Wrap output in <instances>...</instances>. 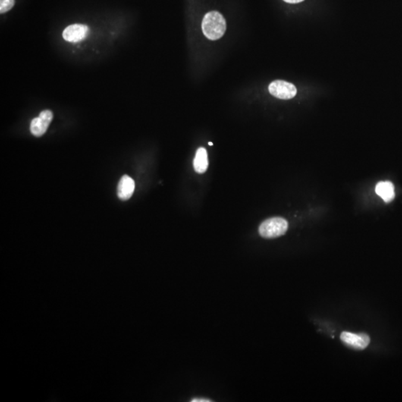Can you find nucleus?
Returning <instances> with one entry per match:
<instances>
[{"label":"nucleus","instance_id":"obj_1","mask_svg":"<svg viewBox=\"0 0 402 402\" xmlns=\"http://www.w3.org/2000/svg\"><path fill=\"white\" fill-rule=\"evenodd\" d=\"M227 23L222 14L213 11L207 13L202 21V31L207 39L217 40L224 36Z\"/></svg>","mask_w":402,"mask_h":402},{"label":"nucleus","instance_id":"obj_2","mask_svg":"<svg viewBox=\"0 0 402 402\" xmlns=\"http://www.w3.org/2000/svg\"><path fill=\"white\" fill-rule=\"evenodd\" d=\"M288 223L282 218H272L264 221L259 228V233L265 239H275L285 234Z\"/></svg>","mask_w":402,"mask_h":402},{"label":"nucleus","instance_id":"obj_3","mask_svg":"<svg viewBox=\"0 0 402 402\" xmlns=\"http://www.w3.org/2000/svg\"><path fill=\"white\" fill-rule=\"evenodd\" d=\"M270 93L280 99L288 100L296 95V86L285 80H277L273 81L268 86Z\"/></svg>","mask_w":402,"mask_h":402},{"label":"nucleus","instance_id":"obj_4","mask_svg":"<svg viewBox=\"0 0 402 402\" xmlns=\"http://www.w3.org/2000/svg\"><path fill=\"white\" fill-rule=\"evenodd\" d=\"M53 119V114L52 111L45 110L42 111L39 117L34 119L31 122V133L37 137L42 136L46 132L50 123L52 122Z\"/></svg>","mask_w":402,"mask_h":402},{"label":"nucleus","instance_id":"obj_5","mask_svg":"<svg viewBox=\"0 0 402 402\" xmlns=\"http://www.w3.org/2000/svg\"><path fill=\"white\" fill-rule=\"evenodd\" d=\"M89 29L87 26L73 24L67 26L63 32V38L69 42H77L83 40L87 37Z\"/></svg>","mask_w":402,"mask_h":402},{"label":"nucleus","instance_id":"obj_6","mask_svg":"<svg viewBox=\"0 0 402 402\" xmlns=\"http://www.w3.org/2000/svg\"><path fill=\"white\" fill-rule=\"evenodd\" d=\"M340 339L348 346L357 349H364L370 342V338L367 334H356L346 331L342 333Z\"/></svg>","mask_w":402,"mask_h":402},{"label":"nucleus","instance_id":"obj_7","mask_svg":"<svg viewBox=\"0 0 402 402\" xmlns=\"http://www.w3.org/2000/svg\"><path fill=\"white\" fill-rule=\"evenodd\" d=\"M135 182L127 175L121 177L118 185V197L121 201H127L134 192Z\"/></svg>","mask_w":402,"mask_h":402},{"label":"nucleus","instance_id":"obj_8","mask_svg":"<svg viewBox=\"0 0 402 402\" xmlns=\"http://www.w3.org/2000/svg\"><path fill=\"white\" fill-rule=\"evenodd\" d=\"M193 165L194 169L198 174H203L207 171L209 162L207 152L204 148H199L197 150Z\"/></svg>","mask_w":402,"mask_h":402},{"label":"nucleus","instance_id":"obj_9","mask_svg":"<svg viewBox=\"0 0 402 402\" xmlns=\"http://www.w3.org/2000/svg\"><path fill=\"white\" fill-rule=\"evenodd\" d=\"M375 192L385 203H390L395 198L394 186L390 181L379 182L375 187Z\"/></svg>","mask_w":402,"mask_h":402},{"label":"nucleus","instance_id":"obj_10","mask_svg":"<svg viewBox=\"0 0 402 402\" xmlns=\"http://www.w3.org/2000/svg\"><path fill=\"white\" fill-rule=\"evenodd\" d=\"M15 0H0V12L1 14L8 12L14 7Z\"/></svg>","mask_w":402,"mask_h":402},{"label":"nucleus","instance_id":"obj_11","mask_svg":"<svg viewBox=\"0 0 402 402\" xmlns=\"http://www.w3.org/2000/svg\"><path fill=\"white\" fill-rule=\"evenodd\" d=\"M283 1L287 2V3L296 4L299 3V2H303L304 0H283Z\"/></svg>","mask_w":402,"mask_h":402},{"label":"nucleus","instance_id":"obj_12","mask_svg":"<svg viewBox=\"0 0 402 402\" xmlns=\"http://www.w3.org/2000/svg\"><path fill=\"white\" fill-rule=\"evenodd\" d=\"M192 402H211L212 401L208 400V399H193L192 401Z\"/></svg>","mask_w":402,"mask_h":402},{"label":"nucleus","instance_id":"obj_13","mask_svg":"<svg viewBox=\"0 0 402 402\" xmlns=\"http://www.w3.org/2000/svg\"><path fill=\"white\" fill-rule=\"evenodd\" d=\"M209 145H210V146H212V145H213V143H212V142H209Z\"/></svg>","mask_w":402,"mask_h":402}]
</instances>
